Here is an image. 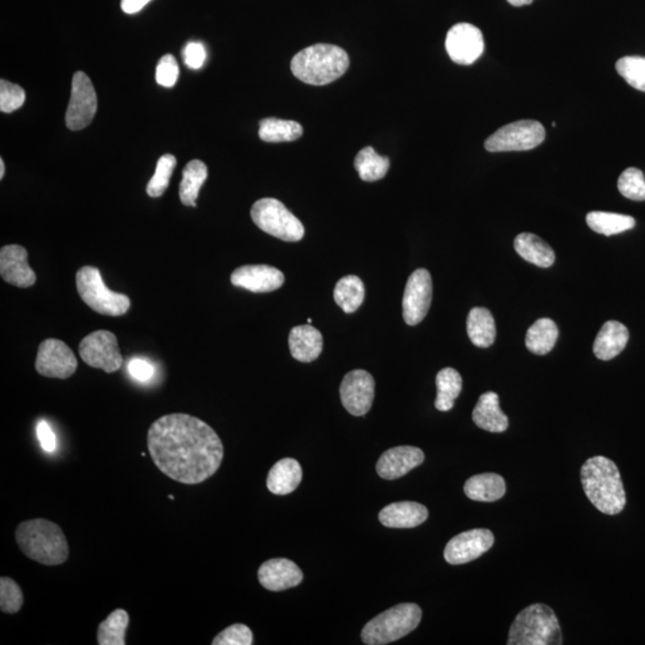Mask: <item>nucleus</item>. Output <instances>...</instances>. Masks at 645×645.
<instances>
[{
  "label": "nucleus",
  "instance_id": "nucleus-33",
  "mask_svg": "<svg viewBox=\"0 0 645 645\" xmlns=\"http://www.w3.org/2000/svg\"><path fill=\"white\" fill-rule=\"evenodd\" d=\"M354 166L361 180L375 182L386 176L390 169V159L379 155L373 147L367 146L356 154Z\"/></svg>",
  "mask_w": 645,
  "mask_h": 645
},
{
  "label": "nucleus",
  "instance_id": "nucleus-22",
  "mask_svg": "<svg viewBox=\"0 0 645 645\" xmlns=\"http://www.w3.org/2000/svg\"><path fill=\"white\" fill-rule=\"evenodd\" d=\"M630 333L627 326L617 321L606 322L594 342L593 352L597 359H615L627 347Z\"/></svg>",
  "mask_w": 645,
  "mask_h": 645
},
{
  "label": "nucleus",
  "instance_id": "nucleus-21",
  "mask_svg": "<svg viewBox=\"0 0 645 645\" xmlns=\"http://www.w3.org/2000/svg\"><path fill=\"white\" fill-rule=\"evenodd\" d=\"M428 509L418 502H396L388 504L379 513L380 523L388 528H414L428 519Z\"/></svg>",
  "mask_w": 645,
  "mask_h": 645
},
{
  "label": "nucleus",
  "instance_id": "nucleus-46",
  "mask_svg": "<svg viewBox=\"0 0 645 645\" xmlns=\"http://www.w3.org/2000/svg\"><path fill=\"white\" fill-rule=\"evenodd\" d=\"M37 438L40 440L42 449L47 452H53L56 449V435L46 421L38 422L37 428Z\"/></svg>",
  "mask_w": 645,
  "mask_h": 645
},
{
  "label": "nucleus",
  "instance_id": "nucleus-34",
  "mask_svg": "<svg viewBox=\"0 0 645 645\" xmlns=\"http://www.w3.org/2000/svg\"><path fill=\"white\" fill-rule=\"evenodd\" d=\"M438 396L435 407L439 411H449L454 407V402L460 395L462 379L460 372L454 368H444L437 375Z\"/></svg>",
  "mask_w": 645,
  "mask_h": 645
},
{
  "label": "nucleus",
  "instance_id": "nucleus-25",
  "mask_svg": "<svg viewBox=\"0 0 645 645\" xmlns=\"http://www.w3.org/2000/svg\"><path fill=\"white\" fill-rule=\"evenodd\" d=\"M302 480L301 464L292 458L279 460L270 469L267 478V488L271 493L279 496L289 495L299 487Z\"/></svg>",
  "mask_w": 645,
  "mask_h": 645
},
{
  "label": "nucleus",
  "instance_id": "nucleus-8",
  "mask_svg": "<svg viewBox=\"0 0 645 645\" xmlns=\"http://www.w3.org/2000/svg\"><path fill=\"white\" fill-rule=\"evenodd\" d=\"M251 219L263 232L283 242H299L304 238V225L277 199L266 197L255 202Z\"/></svg>",
  "mask_w": 645,
  "mask_h": 645
},
{
  "label": "nucleus",
  "instance_id": "nucleus-9",
  "mask_svg": "<svg viewBox=\"0 0 645 645\" xmlns=\"http://www.w3.org/2000/svg\"><path fill=\"white\" fill-rule=\"evenodd\" d=\"M543 124L534 120H520L506 124L485 140V149L489 153H513L530 151L538 147L545 140Z\"/></svg>",
  "mask_w": 645,
  "mask_h": 645
},
{
  "label": "nucleus",
  "instance_id": "nucleus-38",
  "mask_svg": "<svg viewBox=\"0 0 645 645\" xmlns=\"http://www.w3.org/2000/svg\"><path fill=\"white\" fill-rule=\"evenodd\" d=\"M617 72L629 85L645 92V58L624 57L617 61Z\"/></svg>",
  "mask_w": 645,
  "mask_h": 645
},
{
  "label": "nucleus",
  "instance_id": "nucleus-40",
  "mask_svg": "<svg viewBox=\"0 0 645 645\" xmlns=\"http://www.w3.org/2000/svg\"><path fill=\"white\" fill-rule=\"evenodd\" d=\"M25 597L21 587L13 578H0V609L7 615H15L21 611Z\"/></svg>",
  "mask_w": 645,
  "mask_h": 645
},
{
  "label": "nucleus",
  "instance_id": "nucleus-45",
  "mask_svg": "<svg viewBox=\"0 0 645 645\" xmlns=\"http://www.w3.org/2000/svg\"><path fill=\"white\" fill-rule=\"evenodd\" d=\"M128 372H130L132 378L138 380V382H147L153 378L154 368L149 361L133 359L128 364Z\"/></svg>",
  "mask_w": 645,
  "mask_h": 645
},
{
  "label": "nucleus",
  "instance_id": "nucleus-29",
  "mask_svg": "<svg viewBox=\"0 0 645 645\" xmlns=\"http://www.w3.org/2000/svg\"><path fill=\"white\" fill-rule=\"evenodd\" d=\"M208 177L207 165L199 159H194L185 165L180 185V199L185 206L196 207L201 186Z\"/></svg>",
  "mask_w": 645,
  "mask_h": 645
},
{
  "label": "nucleus",
  "instance_id": "nucleus-20",
  "mask_svg": "<svg viewBox=\"0 0 645 645\" xmlns=\"http://www.w3.org/2000/svg\"><path fill=\"white\" fill-rule=\"evenodd\" d=\"M304 575L294 562L274 558L264 562L259 569V581L270 592H282L301 584Z\"/></svg>",
  "mask_w": 645,
  "mask_h": 645
},
{
  "label": "nucleus",
  "instance_id": "nucleus-3",
  "mask_svg": "<svg viewBox=\"0 0 645 645\" xmlns=\"http://www.w3.org/2000/svg\"><path fill=\"white\" fill-rule=\"evenodd\" d=\"M16 542L26 557L44 566H60L68 561V539L59 524L46 519L28 520L18 524Z\"/></svg>",
  "mask_w": 645,
  "mask_h": 645
},
{
  "label": "nucleus",
  "instance_id": "nucleus-28",
  "mask_svg": "<svg viewBox=\"0 0 645 645\" xmlns=\"http://www.w3.org/2000/svg\"><path fill=\"white\" fill-rule=\"evenodd\" d=\"M466 328L470 340L478 348H489L495 342V320L488 309L475 308L470 311Z\"/></svg>",
  "mask_w": 645,
  "mask_h": 645
},
{
  "label": "nucleus",
  "instance_id": "nucleus-6",
  "mask_svg": "<svg viewBox=\"0 0 645 645\" xmlns=\"http://www.w3.org/2000/svg\"><path fill=\"white\" fill-rule=\"evenodd\" d=\"M422 609L416 604H399L373 618L361 633L365 644L384 645L409 635L418 627Z\"/></svg>",
  "mask_w": 645,
  "mask_h": 645
},
{
  "label": "nucleus",
  "instance_id": "nucleus-13",
  "mask_svg": "<svg viewBox=\"0 0 645 645\" xmlns=\"http://www.w3.org/2000/svg\"><path fill=\"white\" fill-rule=\"evenodd\" d=\"M433 298V281L427 270H415L407 279L403 295V317L407 325H418L428 313Z\"/></svg>",
  "mask_w": 645,
  "mask_h": 645
},
{
  "label": "nucleus",
  "instance_id": "nucleus-44",
  "mask_svg": "<svg viewBox=\"0 0 645 645\" xmlns=\"http://www.w3.org/2000/svg\"><path fill=\"white\" fill-rule=\"evenodd\" d=\"M185 64L190 69H200L204 66L207 53H206L205 46L200 42H189L185 47L184 53Z\"/></svg>",
  "mask_w": 645,
  "mask_h": 645
},
{
  "label": "nucleus",
  "instance_id": "nucleus-16",
  "mask_svg": "<svg viewBox=\"0 0 645 645\" xmlns=\"http://www.w3.org/2000/svg\"><path fill=\"white\" fill-rule=\"evenodd\" d=\"M493 542L492 532L485 528L462 532L447 544L444 557L449 565H466L491 550Z\"/></svg>",
  "mask_w": 645,
  "mask_h": 645
},
{
  "label": "nucleus",
  "instance_id": "nucleus-1",
  "mask_svg": "<svg viewBox=\"0 0 645 645\" xmlns=\"http://www.w3.org/2000/svg\"><path fill=\"white\" fill-rule=\"evenodd\" d=\"M147 447L159 471L186 485L216 475L224 460V445L216 430L186 414L155 419L147 431Z\"/></svg>",
  "mask_w": 645,
  "mask_h": 645
},
{
  "label": "nucleus",
  "instance_id": "nucleus-10",
  "mask_svg": "<svg viewBox=\"0 0 645 645\" xmlns=\"http://www.w3.org/2000/svg\"><path fill=\"white\" fill-rule=\"evenodd\" d=\"M79 354L81 360L89 366L106 373L119 371L123 364L118 338L107 330H97L84 337L79 344Z\"/></svg>",
  "mask_w": 645,
  "mask_h": 645
},
{
  "label": "nucleus",
  "instance_id": "nucleus-19",
  "mask_svg": "<svg viewBox=\"0 0 645 645\" xmlns=\"http://www.w3.org/2000/svg\"><path fill=\"white\" fill-rule=\"evenodd\" d=\"M425 461L422 449L413 446H399L387 449L376 462V472L384 480H397Z\"/></svg>",
  "mask_w": 645,
  "mask_h": 645
},
{
  "label": "nucleus",
  "instance_id": "nucleus-39",
  "mask_svg": "<svg viewBox=\"0 0 645 645\" xmlns=\"http://www.w3.org/2000/svg\"><path fill=\"white\" fill-rule=\"evenodd\" d=\"M618 189L621 196L633 201L645 200V178L640 169L629 168L620 174Z\"/></svg>",
  "mask_w": 645,
  "mask_h": 645
},
{
  "label": "nucleus",
  "instance_id": "nucleus-5",
  "mask_svg": "<svg viewBox=\"0 0 645 645\" xmlns=\"http://www.w3.org/2000/svg\"><path fill=\"white\" fill-rule=\"evenodd\" d=\"M508 645H561L562 629L554 609L544 604L523 608L513 621Z\"/></svg>",
  "mask_w": 645,
  "mask_h": 645
},
{
  "label": "nucleus",
  "instance_id": "nucleus-4",
  "mask_svg": "<svg viewBox=\"0 0 645 645\" xmlns=\"http://www.w3.org/2000/svg\"><path fill=\"white\" fill-rule=\"evenodd\" d=\"M349 62L347 52L341 47L318 44L295 54L291 69L302 83L321 87L344 76Z\"/></svg>",
  "mask_w": 645,
  "mask_h": 645
},
{
  "label": "nucleus",
  "instance_id": "nucleus-14",
  "mask_svg": "<svg viewBox=\"0 0 645 645\" xmlns=\"http://www.w3.org/2000/svg\"><path fill=\"white\" fill-rule=\"evenodd\" d=\"M375 382L364 369L347 373L340 387L341 402L353 416H364L371 410L375 399Z\"/></svg>",
  "mask_w": 645,
  "mask_h": 645
},
{
  "label": "nucleus",
  "instance_id": "nucleus-36",
  "mask_svg": "<svg viewBox=\"0 0 645 645\" xmlns=\"http://www.w3.org/2000/svg\"><path fill=\"white\" fill-rule=\"evenodd\" d=\"M586 220L594 232L608 237L631 230L636 225L635 219L630 216L609 212H590Z\"/></svg>",
  "mask_w": 645,
  "mask_h": 645
},
{
  "label": "nucleus",
  "instance_id": "nucleus-35",
  "mask_svg": "<svg viewBox=\"0 0 645 645\" xmlns=\"http://www.w3.org/2000/svg\"><path fill=\"white\" fill-rule=\"evenodd\" d=\"M130 625V615L122 608L115 609L99 625L97 643L100 645L126 644V631Z\"/></svg>",
  "mask_w": 645,
  "mask_h": 645
},
{
  "label": "nucleus",
  "instance_id": "nucleus-23",
  "mask_svg": "<svg viewBox=\"0 0 645 645\" xmlns=\"http://www.w3.org/2000/svg\"><path fill=\"white\" fill-rule=\"evenodd\" d=\"M289 344L295 360L312 363L322 351V333L310 324L295 326L291 330Z\"/></svg>",
  "mask_w": 645,
  "mask_h": 645
},
{
  "label": "nucleus",
  "instance_id": "nucleus-27",
  "mask_svg": "<svg viewBox=\"0 0 645 645\" xmlns=\"http://www.w3.org/2000/svg\"><path fill=\"white\" fill-rule=\"evenodd\" d=\"M514 248L520 258L534 266L549 268L555 263L553 248L534 233H520L514 240Z\"/></svg>",
  "mask_w": 645,
  "mask_h": 645
},
{
  "label": "nucleus",
  "instance_id": "nucleus-42",
  "mask_svg": "<svg viewBox=\"0 0 645 645\" xmlns=\"http://www.w3.org/2000/svg\"><path fill=\"white\" fill-rule=\"evenodd\" d=\"M254 635L250 628L244 624L231 625L213 640V645H251Z\"/></svg>",
  "mask_w": 645,
  "mask_h": 645
},
{
  "label": "nucleus",
  "instance_id": "nucleus-12",
  "mask_svg": "<svg viewBox=\"0 0 645 645\" xmlns=\"http://www.w3.org/2000/svg\"><path fill=\"white\" fill-rule=\"evenodd\" d=\"M35 367L38 375L47 378L68 379L75 375L78 361L65 342L48 338L38 347Z\"/></svg>",
  "mask_w": 645,
  "mask_h": 645
},
{
  "label": "nucleus",
  "instance_id": "nucleus-18",
  "mask_svg": "<svg viewBox=\"0 0 645 645\" xmlns=\"http://www.w3.org/2000/svg\"><path fill=\"white\" fill-rule=\"evenodd\" d=\"M0 275L4 281L19 289H28L37 282V274L28 263V251L17 244L0 250Z\"/></svg>",
  "mask_w": 645,
  "mask_h": 645
},
{
  "label": "nucleus",
  "instance_id": "nucleus-24",
  "mask_svg": "<svg viewBox=\"0 0 645 645\" xmlns=\"http://www.w3.org/2000/svg\"><path fill=\"white\" fill-rule=\"evenodd\" d=\"M472 419L477 427L491 433H503L508 429V418L501 410L499 395L496 392H485L481 396L473 409Z\"/></svg>",
  "mask_w": 645,
  "mask_h": 645
},
{
  "label": "nucleus",
  "instance_id": "nucleus-7",
  "mask_svg": "<svg viewBox=\"0 0 645 645\" xmlns=\"http://www.w3.org/2000/svg\"><path fill=\"white\" fill-rule=\"evenodd\" d=\"M76 283L81 301L104 316L119 317L131 309V299L109 290L99 268L85 266L77 271Z\"/></svg>",
  "mask_w": 645,
  "mask_h": 645
},
{
  "label": "nucleus",
  "instance_id": "nucleus-37",
  "mask_svg": "<svg viewBox=\"0 0 645 645\" xmlns=\"http://www.w3.org/2000/svg\"><path fill=\"white\" fill-rule=\"evenodd\" d=\"M177 161L173 154H164L159 158L155 173L146 186V192L151 197H161L168 189L170 178L173 176Z\"/></svg>",
  "mask_w": 645,
  "mask_h": 645
},
{
  "label": "nucleus",
  "instance_id": "nucleus-49",
  "mask_svg": "<svg viewBox=\"0 0 645 645\" xmlns=\"http://www.w3.org/2000/svg\"><path fill=\"white\" fill-rule=\"evenodd\" d=\"M4 174H5V164L3 159H0V180H3Z\"/></svg>",
  "mask_w": 645,
  "mask_h": 645
},
{
  "label": "nucleus",
  "instance_id": "nucleus-15",
  "mask_svg": "<svg viewBox=\"0 0 645 645\" xmlns=\"http://www.w3.org/2000/svg\"><path fill=\"white\" fill-rule=\"evenodd\" d=\"M446 50L456 64L471 65L484 52L483 34L470 23H458L447 33Z\"/></svg>",
  "mask_w": 645,
  "mask_h": 645
},
{
  "label": "nucleus",
  "instance_id": "nucleus-32",
  "mask_svg": "<svg viewBox=\"0 0 645 645\" xmlns=\"http://www.w3.org/2000/svg\"><path fill=\"white\" fill-rule=\"evenodd\" d=\"M333 299L345 313H354L363 305L365 286L363 280L356 275H347L336 283Z\"/></svg>",
  "mask_w": 645,
  "mask_h": 645
},
{
  "label": "nucleus",
  "instance_id": "nucleus-41",
  "mask_svg": "<svg viewBox=\"0 0 645 645\" xmlns=\"http://www.w3.org/2000/svg\"><path fill=\"white\" fill-rule=\"evenodd\" d=\"M26 102V92L17 84L0 80V111L10 114L21 108Z\"/></svg>",
  "mask_w": 645,
  "mask_h": 645
},
{
  "label": "nucleus",
  "instance_id": "nucleus-30",
  "mask_svg": "<svg viewBox=\"0 0 645 645\" xmlns=\"http://www.w3.org/2000/svg\"><path fill=\"white\" fill-rule=\"evenodd\" d=\"M558 328L550 318H542L532 324L526 335L528 351L537 355H546L553 351L558 340Z\"/></svg>",
  "mask_w": 645,
  "mask_h": 645
},
{
  "label": "nucleus",
  "instance_id": "nucleus-26",
  "mask_svg": "<svg viewBox=\"0 0 645 645\" xmlns=\"http://www.w3.org/2000/svg\"><path fill=\"white\" fill-rule=\"evenodd\" d=\"M506 481L496 473H481L469 478L465 483V495L478 502H495L506 493Z\"/></svg>",
  "mask_w": 645,
  "mask_h": 645
},
{
  "label": "nucleus",
  "instance_id": "nucleus-31",
  "mask_svg": "<svg viewBox=\"0 0 645 645\" xmlns=\"http://www.w3.org/2000/svg\"><path fill=\"white\" fill-rule=\"evenodd\" d=\"M304 133L302 126L292 120L268 118L259 122V137L266 143L295 142Z\"/></svg>",
  "mask_w": 645,
  "mask_h": 645
},
{
  "label": "nucleus",
  "instance_id": "nucleus-43",
  "mask_svg": "<svg viewBox=\"0 0 645 645\" xmlns=\"http://www.w3.org/2000/svg\"><path fill=\"white\" fill-rule=\"evenodd\" d=\"M180 76V68L176 59L171 54H166L159 60L155 69V80L164 88H173Z\"/></svg>",
  "mask_w": 645,
  "mask_h": 645
},
{
  "label": "nucleus",
  "instance_id": "nucleus-11",
  "mask_svg": "<svg viewBox=\"0 0 645 645\" xmlns=\"http://www.w3.org/2000/svg\"><path fill=\"white\" fill-rule=\"evenodd\" d=\"M97 95L90 78L78 71L73 76L71 99L66 111V126L71 131H80L88 127L95 118Z\"/></svg>",
  "mask_w": 645,
  "mask_h": 645
},
{
  "label": "nucleus",
  "instance_id": "nucleus-47",
  "mask_svg": "<svg viewBox=\"0 0 645 645\" xmlns=\"http://www.w3.org/2000/svg\"><path fill=\"white\" fill-rule=\"evenodd\" d=\"M151 0H122V9L124 14L133 15L142 11Z\"/></svg>",
  "mask_w": 645,
  "mask_h": 645
},
{
  "label": "nucleus",
  "instance_id": "nucleus-2",
  "mask_svg": "<svg viewBox=\"0 0 645 645\" xmlns=\"http://www.w3.org/2000/svg\"><path fill=\"white\" fill-rule=\"evenodd\" d=\"M581 483L593 506L606 515H617L627 504L620 472L611 460L593 457L582 465Z\"/></svg>",
  "mask_w": 645,
  "mask_h": 645
},
{
  "label": "nucleus",
  "instance_id": "nucleus-17",
  "mask_svg": "<svg viewBox=\"0 0 645 645\" xmlns=\"http://www.w3.org/2000/svg\"><path fill=\"white\" fill-rule=\"evenodd\" d=\"M231 282L233 286L252 293H270L282 287L285 275L278 268L267 264H248L233 271Z\"/></svg>",
  "mask_w": 645,
  "mask_h": 645
},
{
  "label": "nucleus",
  "instance_id": "nucleus-48",
  "mask_svg": "<svg viewBox=\"0 0 645 645\" xmlns=\"http://www.w3.org/2000/svg\"><path fill=\"white\" fill-rule=\"evenodd\" d=\"M507 2L513 6H523L528 5V4H531L534 0H507Z\"/></svg>",
  "mask_w": 645,
  "mask_h": 645
}]
</instances>
